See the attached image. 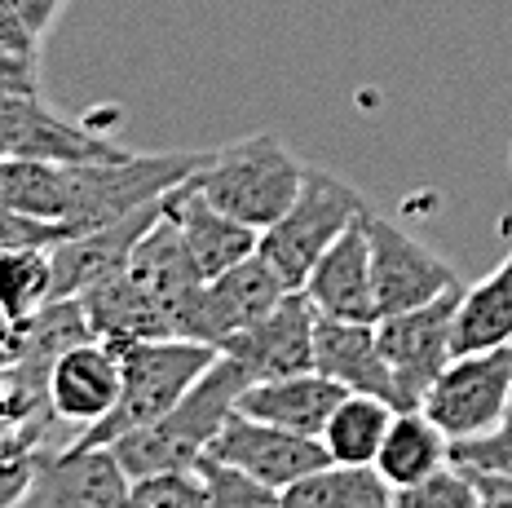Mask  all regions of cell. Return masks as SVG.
<instances>
[{
	"label": "cell",
	"mask_w": 512,
	"mask_h": 508,
	"mask_svg": "<svg viewBox=\"0 0 512 508\" xmlns=\"http://www.w3.org/2000/svg\"><path fill=\"white\" fill-rule=\"evenodd\" d=\"M495 345H512V248L482 283L464 288L460 310H455V349L460 354Z\"/></svg>",
	"instance_id": "cell-23"
},
{
	"label": "cell",
	"mask_w": 512,
	"mask_h": 508,
	"mask_svg": "<svg viewBox=\"0 0 512 508\" xmlns=\"http://www.w3.org/2000/svg\"><path fill=\"white\" fill-rule=\"evenodd\" d=\"M164 204H168V217H173V226L181 230L186 252L195 257L204 279H217V274H226L230 266H239L243 257H252V252L261 248V230H252V226H243L239 217L221 213V208L199 195L190 182L168 190Z\"/></svg>",
	"instance_id": "cell-19"
},
{
	"label": "cell",
	"mask_w": 512,
	"mask_h": 508,
	"mask_svg": "<svg viewBox=\"0 0 512 508\" xmlns=\"http://www.w3.org/2000/svg\"><path fill=\"white\" fill-rule=\"evenodd\" d=\"M80 310H84V323L98 341L124 349V345H137V341H155V336H173L159 314V305L151 301V292L124 270L106 274L102 283L84 288L80 296Z\"/></svg>",
	"instance_id": "cell-21"
},
{
	"label": "cell",
	"mask_w": 512,
	"mask_h": 508,
	"mask_svg": "<svg viewBox=\"0 0 512 508\" xmlns=\"http://www.w3.org/2000/svg\"><path fill=\"white\" fill-rule=\"evenodd\" d=\"M0 151L9 160H53V164H93V160H124V146L62 120L40 102V93H9L0 89Z\"/></svg>",
	"instance_id": "cell-11"
},
{
	"label": "cell",
	"mask_w": 512,
	"mask_h": 508,
	"mask_svg": "<svg viewBox=\"0 0 512 508\" xmlns=\"http://www.w3.org/2000/svg\"><path fill=\"white\" fill-rule=\"evenodd\" d=\"M477 495H482V508H512V478L508 473H482V469H468Z\"/></svg>",
	"instance_id": "cell-34"
},
{
	"label": "cell",
	"mask_w": 512,
	"mask_h": 508,
	"mask_svg": "<svg viewBox=\"0 0 512 508\" xmlns=\"http://www.w3.org/2000/svg\"><path fill=\"white\" fill-rule=\"evenodd\" d=\"M208 160H212V151H159V155L128 151L124 160L71 164V208H67L71 235L98 230L106 221L155 204L168 190L190 182Z\"/></svg>",
	"instance_id": "cell-4"
},
{
	"label": "cell",
	"mask_w": 512,
	"mask_h": 508,
	"mask_svg": "<svg viewBox=\"0 0 512 508\" xmlns=\"http://www.w3.org/2000/svg\"><path fill=\"white\" fill-rule=\"evenodd\" d=\"M53 301V248H5L0 252V314L31 323Z\"/></svg>",
	"instance_id": "cell-27"
},
{
	"label": "cell",
	"mask_w": 512,
	"mask_h": 508,
	"mask_svg": "<svg viewBox=\"0 0 512 508\" xmlns=\"http://www.w3.org/2000/svg\"><path fill=\"white\" fill-rule=\"evenodd\" d=\"M164 217V199L137 208L128 217H115L98 230H84V235H71L53 248V301H71L84 288L102 283L106 274L124 270L133 248L142 243V235Z\"/></svg>",
	"instance_id": "cell-15"
},
{
	"label": "cell",
	"mask_w": 512,
	"mask_h": 508,
	"mask_svg": "<svg viewBox=\"0 0 512 508\" xmlns=\"http://www.w3.org/2000/svg\"><path fill=\"white\" fill-rule=\"evenodd\" d=\"M393 416H398L393 402L371 398V394H345L318 442L327 447L332 464H376Z\"/></svg>",
	"instance_id": "cell-26"
},
{
	"label": "cell",
	"mask_w": 512,
	"mask_h": 508,
	"mask_svg": "<svg viewBox=\"0 0 512 508\" xmlns=\"http://www.w3.org/2000/svg\"><path fill=\"white\" fill-rule=\"evenodd\" d=\"M283 296H287V283L279 279V270H274L261 252H252L239 266H230L226 274H217V279H208L204 288H199V296L190 301L186 319L177 327V336L221 349L234 332H243V327L256 323L265 310H274Z\"/></svg>",
	"instance_id": "cell-9"
},
{
	"label": "cell",
	"mask_w": 512,
	"mask_h": 508,
	"mask_svg": "<svg viewBox=\"0 0 512 508\" xmlns=\"http://www.w3.org/2000/svg\"><path fill=\"white\" fill-rule=\"evenodd\" d=\"M451 460L460 469H482V473H508L512 478V416H504L490 433L468 442H451Z\"/></svg>",
	"instance_id": "cell-31"
},
{
	"label": "cell",
	"mask_w": 512,
	"mask_h": 508,
	"mask_svg": "<svg viewBox=\"0 0 512 508\" xmlns=\"http://www.w3.org/2000/svg\"><path fill=\"white\" fill-rule=\"evenodd\" d=\"M508 168H512V142H508Z\"/></svg>",
	"instance_id": "cell-36"
},
{
	"label": "cell",
	"mask_w": 512,
	"mask_h": 508,
	"mask_svg": "<svg viewBox=\"0 0 512 508\" xmlns=\"http://www.w3.org/2000/svg\"><path fill=\"white\" fill-rule=\"evenodd\" d=\"M305 168L309 164L296 160L279 133H252L212 151V160L190 177V186L212 199L221 213L239 217L243 226L270 230L301 195Z\"/></svg>",
	"instance_id": "cell-2"
},
{
	"label": "cell",
	"mask_w": 512,
	"mask_h": 508,
	"mask_svg": "<svg viewBox=\"0 0 512 508\" xmlns=\"http://www.w3.org/2000/svg\"><path fill=\"white\" fill-rule=\"evenodd\" d=\"M208 455L252 473V478H261L265 486H279V491L309 478V473L323 469V464H332V455H327V447L318 438L279 429V425H270V420H252V416H243V411H230L226 416V425L212 438Z\"/></svg>",
	"instance_id": "cell-12"
},
{
	"label": "cell",
	"mask_w": 512,
	"mask_h": 508,
	"mask_svg": "<svg viewBox=\"0 0 512 508\" xmlns=\"http://www.w3.org/2000/svg\"><path fill=\"white\" fill-rule=\"evenodd\" d=\"M0 160H5V151H0Z\"/></svg>",
	"instance_id": "cell-37"
},
{
	"label": "cell",
	"mask_w": 512,
	"mask_h": 508,
	"mask_svg": "<svg viewBox=\"0 0 512 508\" xmlns=\"http://www.w3.org/2000/svg\"><path fill=\"white\" fill-rule=\"evenodd\" d=\"M362 226H367V243H371V279H376L380 319L415 310V305H429L442 292L460 288V274H455L451 261H442L433 248H424L398 221L367 208Z\"/></svg>",
	"instance_id": "cell-8"
},
{
	"label": "cell",
	"mask_w": 512,
	"mask_h": 508,
	"mask_svg": "<svg viewBox=\"0 0 512 508\" xmlns=\"http://www.w3.org/2000/svg\"><path fill=\"white\" fill-rule=\"evenodd\" d=\"M18 9H23V18L31 23V31H36L40 40L49 36L53 27H58V18H62V9L71 5V0H14Z\"/></svg>",
	"instance_id": "cell-35"
},
{
	"label": "cell",
	"mask_w": 512,
	"mask_h": 508,
	"mask_svg": "<svg viewBox=\"0 0 512 508\" xmlns=\"http://www.w3.org/2000/svg\"><path fill=\"white\" fill-rule=\"evenodd\" d=\"M314 372L332 376L349 394L384 398L402 411V389H398V380H393V367L380 349L376 323H345V319H323V314H318Z\"/></svg>",
	"instance_id": "cell-17"
},
{
	"label": "cell",
	"mask_w": 512,
	"mask_h": 508,
	"mask_svg": "<svg viewBox=\"0 0 512 508\" xmlns=\"http://www.w3.org/2000/svg\"><path fill=\"white\" fill-rule=\"evenodd\" d=\"M40 45L45 40L31 31V23L23 18V9L14 5V0H0V49L14 58L31 62V67H40Z\"/></svg>",
	"instance_id": "cell-32"
},
{
	"label": "cell",
	"mask_w": 512,
	"mask_h": 508,
	"mask_svg": "<svg viewBox=\"0 0 512 508\" xmlns=\"http://www.w3.org/2000/svg\"><path fill=\"white\" fill-rule=\"evenodd\" d=\"M124 389V363L120 349L98 341V336H84V341L67 345L49 367V411L58 420L71 425V438H80L84 429H93L98 420H106L120 402Z\"/></svg>",
	"instance_id": "cell-14"
},
{
	"label": "cell",
	"mask_w": 512,
	"mask_h": 508,
	"mask_svg": "<svg viewBox=\"0 0 512 508\" xmlns=\"http://www.w3.org/2000/svg\"><path fill=\"white\" fill-rule=\"evenodd\" d=\"M349 389L336 385L332 376L323 372H296V376H274V380H252L243 385L234 411L252 420H270L279 429H292V433H305V438H323L327 420L332 411L340 407Z\"/></svg>",
	"instance_id": "cell-20"
},
{
	"label": "cell",
	"mask_w": 512,
	"mask_h": 508,
	"mask_svg": "<svg viewBox=\"0 0 512 508\" xmlns=\"http://www.w3.org/2000/svg\"><path fill=\"white\" fill-rule=\"evenodd\" d=\"M0 89L9 93H40V67H31V62L14 58L0 49Z\"/></svg>",
	"instance_id": "cell-33"
},
{
	"label": "cell",
	"mask_w": 512,
	"mask_h": 508,
	"mask_svg": "<svg viewBox=\"0 0 512 508\" xmlns=\"http://www.w3.org/2000/svg\"><path fill=\"white\" fill-rule=\"evenodd\" d=\"M221 358L217 345L186 341V336H155V341H137L120 349L124 363V389L120 402L106 420L93 429H84L71 442H89V447H106L128 429H142L159 420L164 411H173L190 389L199 385V376Z\"/></svg>",
	"instance_id": "cell-3"
},
{
	"label": "cell",
	"mask_w": 512,
	"mask_h": 508,
	"mask_svg": "<svg viewBox=\"0 0 512 508\" xmlns=\"http://www.w3.org/2000/svg\"><path fill=\"white\" fill-rule=\"evenodd\" d=\"M451 460V438L437 429V420L424 416V407H407L393 416L389 433H384V447L376 455V469L389 486H411L424 482L429 473L446 469Z\"/></svg>",
	"instance_id": "cell-22"
},
{
	"label": "cell",
	"mask_w": 512,
	"mask_h": 508,
	"mask_svg": "<svg viewBox=\"0 0 512 508\" xmlns=\"http://www.w3.org/2000/svg\"><path fill=\"white\" fill-rule=\"evenodd\" d=\"M314 327H318L314 301L296 288V292H287L274 310H265L256 323L234 332L230 341L221 345V354L243 367L248 385L252 380L314 372Z\"/></svg>",
	"instance_id": "cell-13"
},
{
	"label": "cell",
	"mask_w": 512,
	"mask_h": 508,
	"mask_svg": "<svg viewBox=\"0 0 512 508\" xmlns=\"http://www.w3.org/2000/svg\"><path fill=\"white\" fill-rule=\"evenodd\" d=\"M243 385H248L243 367L221 354L173 411H164V416L151 420V425H142V429L120 433V438L106 442V447L120 455L128 478L195 473L199 460H204L208 447H212V438H217L221 425H226V416L234 411V402H239Z\"/></svg>",
	"instance_id": "cell-1"
},
{
	"label": "cell",
	"mask_w": 512,
	"mask_h": 508,
	"mask_svg": "<svg viewBox=\"0 0 512 508\" xmlns=\"http://www.w3.org/2000/svg\"><path fill=\"white\" fill-rule=\"evenodd\" d=\"M128 508H204V482H199V473H151V478H133Z\"/></svg>",
	"instance_id": "cell-30"
},
{
	"label": "cell",
	"mask_w": 512,
	"mask_h": 508,
	"mask_svg": "<svg viewBox=\"0 0 512 508\" xmlns=\"http://www.w3.org/2000/svg\"><path fill=\"white\" fill-rule=\"evenodd\" d=\"M512 402V345L473 349L455 354L446 372L424 394V416L437 420V429L451 442L482 438L508 416Z\"/></svg>",
	"instance_id": "cell-6"
},
{
	"label": "cell",
	"mask_w": 512,
	"mask_h": 508,
	"mask_svg": "<svg viewBox=\"0 0 512 508\" xmlns=\"http://www.w3.org/2000/svg\"><path fill=\"white\" fill-rule=\"evenodd\" d=\"M362 217L323 252V257H318V266L309 270V279L301 288L323 319L380 323L376 279H371V243H367V226H362Z\"/></svg>",
	"instance_id": "cell-16"
},
{
	"label": "cell",
	"mask_w": 512,
	"mask_h": 508,
	"mask_svg": "<svg viewBox=\"0 0 512 508\" xmlns=\"http://www.w3.org/2000/svg\"><path fill=\"white\" fill-rule=\"evenodd\" d=\"M0 208L67 226L71 208V164L53 160H0Z\"/></svg>",
	"instance_id": "cell-25"
},
{
	"label": "cell",
	"mask_w": 512,
	"mask_h": 508,
	"mask_svg": "<svg viewBox=\"0 0 512 508\" xmlns=\"http://www.w3.org/2000/svg\"><path fill=\"white\" fill-rule=\"evenodd\" d=\"M287 508H393V486L376 464H323L283 491Z\"/></svg>",
	"instance_id": "cell-24"
},
{
	"label": "cell",
	"mask_w": 512,
	"mask_h": 508,
	"mask_svg": "<svg viewBox=\"0 0 512 508\" xmlns=\"http://www.w3.org/2000/svg\"><path fill=\"white\" fill-rule=\"evenodd\" d=\"M464 288L442 292L429 305H415V310L389 314V319L376 323L380 332V349L393 367V380L402 389V411L420 407L424 394L437 376L446 372L460 349H455V310H460Z\"/></svg>",
	"instance_id": "cell-7"
},
{
	"label": "cell",
	"mask_w": 512,
	"mask_h": 508,
	"mask_svg": "<svg viewBox=\"0 0 512 508\" xmlns=\"http://www.w3.org/2000/svg\"><path fill=\"white\" fill-rule=\"evenodd\" d=\"M362 213H367V199L349 182H340L327 168H305L301 195L292 199V208H287L270 230H261V248L256 252L279 270L287 292H296V288H305L318 257H323Z\"/></svg>",
	"instance_id": "cell-5"
},
{
	"label": "cell",
	"mask_w": 512,
	"mask_h": 508,
	"mask_svg": "<svg viewBox=\"0 0 512 508\" xmlns=\"http://www.w3.org/2000/svg\"><path fill=\"white\" fill-rule=\"evenodd\" d=\"M199 482H204V508H287L279 486H265L252 473L234 469L226 460H199Z\"/></svg>",
	"instance_id": "cell-28"
},
{
	"label": "cell",
	"mask_w": 512,
	"mask_h": 508,
	"mask_svg": "<svg viewBox=\"0 0 512 508\" xmlns=\"http://www.w3.org/2000/svg\"><path fill=\"white\" fill-rule=\"evenodd\" d=\"M133 478L111 447L71 442L58 455H36L27 495L14 508H128Z\"/></svg>",
	"instance_id": "cell-10"
},
{
	"label": "cell",
	"mask_w": 512,
	"mask_h": 508,
	"mask_svg": "<svg viewBox=\"0 0 512 508\" xmlns=\"http://www.w3.org/2000/svg\"><path fill=\"white\" fill-rule=\"evenodd\" d=\"M393 508H482V495H477L468 469L446 464L424 482L393 486Z\"/></svg>",
	"instance_id": "cell-29"
},
{
	"label": "cell",
	"mask_w": 512,
	"mask_h": 508,
	"mask_svg": "<svg viewBox=\"0 0 512 508\" xmlns=\"http://www.w3.org/2000/svg\"><path fill=\"white\" fill-rule=\"evenodd\" d=\"M128 274L151 292V301L159 305V314H164L168 332L177 336V327H181V319H186L190 301H195L199 288H204L208 279L199 274L195 257L186 252V239H181V230L173 226V217H168V204H164V217H159L155 226L142 235V243L133 248V257H128Z\"/></svg>",
	"instance_id": "cell-18"
}]
</instances>
